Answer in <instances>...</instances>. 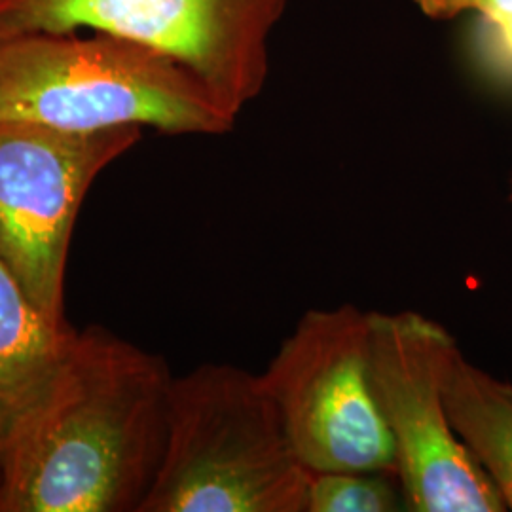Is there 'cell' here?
Here are the masks:
<instances>
[{
    "mask_svg": "<svg viewBox=\"0 0 512 512\" xmlns=\"http://www.w3.org/2000/svg\"><path fill=\"white\" fill-rule=\"evenodd\" d=\"M171 382L160 355L101 327L76 332L48 399L0 450V512H139Z\"/></svg>",
    "mask_w": 512,
    "mask_h": 512,
    "instance_id": "cell-1",
    "label": "cell"
},
{
    "mask_svg": "<svg viewBox=\"0 0 512 512\" xmlns=\"http://www.w3.org/2000/svg\"><path fill=\"white\" fill-rule=\"evenodd\" d=\"M0 122L224 135L236 118L171 57L95 31H0Z\"/></svg>",
    "mask_w": 512,
    "mask_h": 512,
    "instance_id": "cell-2",
    "label": "cell"
},
{
    "mask_svg": "<svg viewBox=\"0 0 512 512\" xmlns=\"http://www.w3.org/2000/svg\"><path fill=\"white\" fill-rule=\"evenodd\" d=\"M308 478L260 376L209 363L173 376L164 456L139 512H306Z\"/></svg>",
    "mask_w": 512,
    "mask_h": 512,
    "instance_id": "cell-3",
    "label": "cell"
},
{
    "mask_svg": "<svg viewBox=\"0 0 512 512\" xmlns=\"http://www.w3.org/2000/svg\"><path fill=\"white\" fill-rule=\"evenodd\" d=\"M456 338L420 311H372L370 376L406 511H507L448 410Z\"/></svg>",
    "mask_w": 512,
    "mask_h": 512,
    "instance_id": "cell-4",
    "label": "cell"
},
{
    "mask_svg": "<svg viewBox=\"0 0 512 512\" xmlns=\"http://www.w3.org/2000/svg\"><path fill=\"white\" fill-rule=\"evenodd\" d=\"M291 0H0V31H95L171 57L238 120L270 74Z\"/></svg>",
    "mask_w": 512,
    "mask_h": 512,
    "instance_id": "cell-5",
    "label": "cell"
},
{
    "mask_svg": "<svg viewBox=\"0 0 512 512\" xmlns=\"http://www.w3.org/2000/svg\"><path fill=\"white\" fill-rule=\"evenodd\" d=\"M372 311L308 310L262 372L266 393L310 473H395L393 446L370 376Z\"/></svg>",
    "mask_w": 512,
    "mask_h": 512,
    "instance_id": "cell-6",
    "label": "cell"
},
{
    "mask_svg": "<svg viewBox=\"0 0 512 512\" xmlns=\"http://www.w3.org/2000/svg\"><path fill=\"white\" fill-rule=\"evenodd\" d=\"M143 129L65 131L0 122V260L55 323L74 222L95 179L135 147Z\"/></svg>",
    "mask_w": 512,
    "mask_h": 512,
    "instance_id": "cell-7",
    "label": "cell"
},
{
    "mask_svg": "<svg viewBox=\"0 0 512 512\" xmlns=\"http://www.w3.org/2000/svg\"><path fill=\"white\" fill-rule=\"evenodd\" d=\"M76 330L46 317L0 260V450L54 389Z\"/></svg>",
    "mask_w": 512,
    "mask_h": 512,
    "instance_id": "cell-8",
    "label": "cell"
},
{
    "mask_svg": "<svg viewBox=\"0 0 512 512\" xmlns=\"http://www.w3.org/2000/svg\"><path fill=\"white\" fill-rule=\"evenodd\" d=\"M448 410L459 439L512 511V385L471 365L459 351L448 378Z\"/></svg>",
    "mask_w": 512,
    "mask_h": 512,
    "instance_id": "cell-9",
    "label": "cell"
},
{
    "mask_svg": "<svg viewBox=\"0 0 512 512\" xmlns=\"http://www.w3.org/2000/svg\"><path fill=\"white\" fill-rule=\"evenodd\" d=\"M406 511L399 478L385 471H317L308 478L306 512Z\"/></svg>",
    "mask_w": 512,
    "mask_h": 512,
    "instance_id": "cell-10",
    "label": "cell"
},
{
    "mask_svg": "<svg viewBox=\"0 0 512 512\" xmlns=\"http://www.w3.org/2000/svg\"><path fill=\"white\" fill-rule=\"evenodd\" d=\"M421 14L431 19H452L465 12H478L484 0H412Z\"/></svg>",
    "mask_w": 512,
    "mask_h": 512,
    "instance_id": "cell-11",
    "label": "cell"
},
{
    "mask_svg": "<svg viewBox=\"0 0 512 512\" xmlns=\"http://www.w3.org/2000/svg\"><path fill=\"white\" fill-rule=\"evenodd\" d=\"M490 27L495 31V38H497L501 52L512 61V18L499 23V25H490Z\"/></svg>",
    "mask_w": 512,
    "mask_h": 512,
    "instance_id": "cell-12",
    "label": "cell"
},
{
    "mask_svg": "<svg viewBox=\"0 0 512 512\" xmlns=\"http://www.w3.org/2000/svg\"><path fill=\"white\" fill-rule=\"evenodd\" d=\"M511 202H512V179H511Z\"/></svg>",
    "mask_w": 512,
    "mask_h": 512,
    "instance_id": "cell-13",
    "label": "cell"
}]
</instances>
